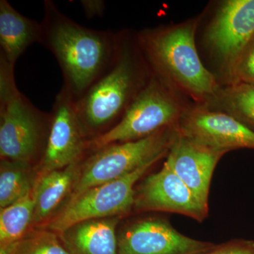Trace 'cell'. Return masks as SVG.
I'll return each mask as SVG.
<instances>
[{
  "label": "cell",
  "instance_id": "13",
  "mask_svg": "<svg viewBox=\"0 0 254 254\" xmlns=\"http://www.w3.org/2000/svg\"><path fill=\"white\" fill-rule=\"evenodd\" d=\"M225 152L209 148L181 134L175 128L165 164L183 181L200 203L208 208L210 182Z\"/></svg>",
  "mask_w": 254,
  "mask_h": 254
},
{
  "label": "cell",
  "instance_id": "9",
  "mask_svg": "<svg viewBox=\"0 0 254 254\" xmlns=\"http://www.w3.org/2000/svg\"><path fill=\"white\" fill-rule=\"evenodd\" d=\"M119 254H206L216 247L211 242L180 233L167 220L141 219L118 235Z\"/></svg>",
  "mask_w": 254,
  "mask_h": 254
},
{
  "label": "cell",
  "instance_id": "4",
  "mask_svg": "<svg viewBox=\"0 0 254 254\" xmlns=\"http://www.w3.org/2000/svg\"><path fill=\"white\" fill-rule=\"evenodd\" d=\"M14 67L0 55V156L33 165L46 149L51 114L18 91Z\"/></svg>",
  "mask_w": 254,
  "mask_h": 254
},
{
  "label": "cell",
  "instance_id": "8",
  "mask_svg": "<svg viewBox=\"0 0 254 254\" xmlns=\"http://www.w3.org/2000/svg\"><path fill=\"white\" fill-rule=\"evenodd\" d=\"M75 101L63 86L55 97L46 149L36 166L38 175L66 168L82 160L88 151V139L78 118Z\"/></svg>",
  "mask_w": 254,
  "mask_h": 254
},
{
  "label": "cell",
  "instance_id": "10",
  "mask_svg": "<svg viewBox=\"0 0 254 254\" xmlns=\"http://www.w3.org/2000/svg\"><path fill=\"white\" fill-rule=\"evenodd\" d=\"M175 128L200 144L225 153L254 150V130L224 112L203 107L185 110Z\"/></svg>",
  "mask_w": 254,
  "mask_h": 254
},
{
  "label": "cell",
  "instance_id": "18",
  "mask_svg": "<svg viewBox=\"0 0 254 254\" xmlns=\"http://www.w3.org/2000/svg\"><path fill=\"white\" fill-rule=\"evenodd\" d=\"M34 210L33 191L9 206L1 209L0 245L14 244L33 230Z\"/></svg>",
  "mask_w": 254,
  "mask_h": 254
},
{
  "label": "cell",
  "instance_id": "23",
  "mask_svg": "<svg viewBox=\"0 0 254 254\" xmlns=\"http://www.w3.org/2000/svg\"><path fill=\"white\" fill-rule=\"evenodd\" d=\"M82 8L87 18L99 17L103 16L105 10V3L102 0H82Z\"/></svg>",
  "mask_w": 254,
  "mask_h": 254
},
{
  "label": "cell",
  "instance_id": "11",
  "mask_svg": "<svg viewBox=\"0 0 254 254\" xmlns=\"http://www.w3.org/2000/svg\"><path fill=\"white\" fill-rule=\"evenodd\" d=\"M254 36V0L225 1L208 28L207 41L229 78Z\"/></svg>",
  "mask_w": 254,
  "mask_h": 254
},
{
  "label": "cell",
  "instance_id": "5",
  "mask_svg": "<svg viewBox=\"0 0 254 254\" xmlns=\"http://www.w3.org/2000/svg\"><path fill=\"white\" fill-rule=\"evenodd\" d=\"M185 110L168 85L152 75L121 120L109 131L88 141V150L137 141L163 128L176 127Z\"/></svg>",
  "mask_w": 254,
  "mask_h": 254
},
{
  "label": "cell",
  "instance_id": "20",
  "mask_svg": "<svg viewBox=\"0 0 254 254\" xmlns=\"http://www.w3.org/2000/svg\"><path fill=\"white\" fill-rule=\"evenodd\" d=\"M10 254H71L56 232L35 228L10 245Z\"/></svg>",
  "mask_w": 254,
  "mask_h": 254
},
{
  "label": "cell",
  "instance_id": "12",
  "mask_svg": "<svg viewBox=\"0 0 254 254\" xmlns=\"http://www.w3.org/2000/svg\"><path fill=\"white\" fill-rule=\"evenodd\" d=\"M136 211H162L181 214L202 222L208 208L202 204L190 189L166 164L158 173L143 180L135 193Z\"/></svg>",
  "mask_w": 254,
  "mask_h": 254
},
{
  "label": "cell",
  "instance_id": "24",
  "mask_svg": "<svg viewBox=\"0 0 254 254\" xmlns=\"http://www.w3.org/2000/svg\"><path fill=\"white\" fill-rule=\"evenodd\" d=\"M10 245H0V254H10Z\"/></svg>",
  "mask_w": 254,
  "mask_h": 254
},
{
  "label": "cell",
  "instance_id": "3",
  "mask_svg": "<svg viewBox=\"0 0 254 254\" xmlns=\"http://www.w3.org/2000/svg\"><path fill=\"white\" fill-rule=\"evenodd\" d=\"M194 36L195 25L189 23L143 30L136 38L153 76L195 99L209 100L220 87L200 61Z\"/></svg>",
  "mask_w": 254,
  "mask_h": 254
},
{
  "label": "cell",
  "instance_id": "2",
  "mask_svg": "<svg viewBox=\"0 0 254 254\" xmlns=\"http://www.w3.org/2000/svg\"><path fill=\"white\" fill-rule=\"evenodd\" d=\"M120 32L118 50L106 71L75 101L78 118L88 141L103 134L123 118L151 78L138 43Z\"/></svg>",
  "mask_w": 254,
  "mask_h": 254
},
{
  "label": "cell",
  "instance_id": "14",
  "mask_svg": "<svg viewBox=\"0 0 254 254\" xmlns=\"http://www.w3.org/2000/svg\"><path fill=\"white\" fill-rule=\"evenodd\" d=\"M83 159L61 170L38 175L33 188V229L41 228L68 201L79 175Z\"/></svg>",
  "mask_w": 254,
  "mask_h": 254
},
{
  "label": "cell",
  "instance_id": "6",
  "mask_svg": "<svg viewBox=\"0 0 254 254\" xmlns=\"http://www.w3.org/2000/svg\"><path fill=\"white\" fill-rule=\"evenodd\" d=\"M175 133V127H168L142 139L113 143L93 151L82 162L69 198L92 187L127 176L155 159L163 158L168 155Z\"/></svg>",
  "mask_w": 254,
  "mask_h": 254
},
{
  "label": "cell",
  "instance_id": "16",
  "mask_svg": "<svg viewBox=\"0 0 254 254\" xmlns=\"http://www.w3.org/2000/svg\"><path fill=\"white\" fill-rule=\"evenodd\" d=\"M41 23L23 16L9 1L0 0V55L15 66L24 52L40 43Z\"/></svg>",
  "mask_w": 254,
  "mask_h": 254
},
{
  "label": "cell",
  "instance_id": "1",
  "mask_svg": "<svg viewBox=\"0 0 254 254\" xmlns=\"http://www.w3.org/2000/svg\"><path fill=\"white\" fill-rule=\"evenodd\" d=\"M40 44L58 62L63 87L77 100L109 68L118 50L120 32L84 27L45 0Z\"/></svg>",
  "mask_w": 254,
  "mask_h": 254
},
{
  "label": "cell",
  "instance_id": "17",
  "mask_svg": "<svg viewBox=\"0 0 254 254\" xmlns=\"http://www.w3.org/2000/svg\"><path fill=\"white\" fill-rule=\"evenodd\" d=\"M33 164L3 160L0 163V208H6L33 191L38 179Z\"/></svg>",
  "mask_w": 254,
  "mask_h": 254
},
{
  "label": "cell",
  "instance_id": "7",
  "mask_svg": "<svg viewBox=\"0 0 254 254\" xmlns=\"http://www.w3.org/2000/svg\"><path fill=\"white\" fill-rule=\"evenodd\" d=\"M162 158L155 159L127 176L92 187L69 198L41 228L60 234L81 222L128 213L134 204L135 185Z\"/></svg>",
  "mask_w": 254,
  "mask_h": 254
},
{
  "label": "cell",
  "instance_id": "21",
  "mask_svg": "<svg viewBox=\"0 0 254 254\" xmlns=\"http://www.w3.org/2000/svg\"><path fill=\"white\" fill-rule=\"evenodd\" d=\"M230 79V84L244 83L254 85V36L237 60Z\"/></svg>",
  "mask_w": 254,
  "mask_h": 254
},
{
  "label": "cell",
  "instance_id": "15",
  "mask_svg": "<svg viewBox=\"0 0 254 254\" xmlns=\"http://www.w3.org/2000/svg\"><path fill=\"white\" fill-rule=\"evenodd\" d=\"M121 217L93 219L59 234L71 254H119L116 227Z\"/></svg>",
  "mask_w": 254,
  "mask_h": 254
},
{
  "label": "cell",
  "instance_id": "19",
  "mask_svg": "<svg viewBox=\"0 0 254 254\" xmlns=\"http://www.w3.org/2000/svg\"><path fill=\"white\" fill-rule=\"evenodd\" d=\"M209 101L254 131V85L232 83L220 88Z\"/></svg>",
  "mask_w": 254,
  "mask_h": 254
},
{
  "label": "cell",
  "instance_id": "22",
  "mask_svg": "<svg viewBox=\"0 0 254 254\" xmlns=\"http://www.w3.org/2000/svg\"><path fill=\"white\" fill-rule=\"evenodd\" d=\"M206 254H254V241L236 240L230 241L215 248Z\"/></svg>",
  "mask_w": 254,
  "mask_h": 254
}]
</instances>
